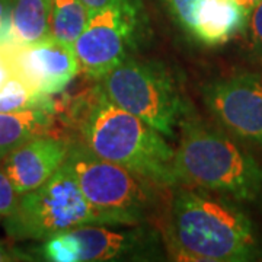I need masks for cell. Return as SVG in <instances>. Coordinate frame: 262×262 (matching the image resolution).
<instances>
[{
  "label": "cell",
  "instance_id": "ba28073f",
  "mask_svg": "<svg viewBox=\"0 0 262 262\" xmlns=\"http://www.w3.org/2000/svg\"><path fill=\"white\" fill-rule=\"evenodd\" d=\"M207 110L223 128L248 144L262 147V73H236L207 83Z\"/></svg>",
  "mask_w": 262,
  "mask_h": 262
},
{
  "label": "cell",
  "instance_id": "5bb4252c",
  "mask_svg": "<svg viewBox=\"0 0 262 262\" xmlns=\"http://www.w3.org/2000/svg\"><path fill=\"white\" fill-rule=\"evenodd\" d=\"M51 0H15L12 38L16 46L32 44L50 35Z\"/></svg>",
  "mask_w": 262,
  "mask_h": 262
},
{
  "label": "cell",
  "instance_id": "8fae6325",
  "mask_svg": "<svg viewBox=\"0 0 262 262\" xmlns=\"http://www.w3.org/2000/svg\"><path fill=\"white\" fill-rule=\"evenodd\" d=\"M69 144L42 134L25 141L0 160V170L8 177L16 194L22 195L47 182L64 163Z\"/></svg>",
  "mask_w": 262,
  "mask_h": 262
},
{
  "label": "cell",
  "instance_id": "ffe728a7",
  "mask_svg": "<svg viewBox=\"0 0 262 262\" xmlns=\"http://www.w3.org/2000/svg\"><path fill=\"white\" fill-rule=\"evenodd\" d=\"M19 194H16L8 177L0 170V217H6L15 210Z\"/></svg>",
  "mask_w": 262,
  "mask_h": 262
},
{
  "label": "cell",
  "instance_id": "2e32d148",
  "mask_svg": "<svg viewBox=\"0 0 262 262\" xmlns=\"http://www.w3.org/2000/svg\"><path fill=\"white\" fill-rule=\"evenodd\" d=\"M25 110H46L56 114L53 95L34 92L19 76L10 77L0 89V113H18Z\"/></svg>",
  "mask_w": 262,
  "mask_h": 262
},
{
  "label": "cell",
  "instance_id": "7a4b0ae2",
  "mask_svg": "<svg viewBox=\"0 0 262 262\" xmlns=\"http://www.w3.org/2000/svg\"><path fill=\"white\" fill-rule=\"evenodd\" d=\"M173 153L177 184L192 185L236 201H255L262 191V168L226 133L195 117L181 124Z\"/></svg>",
  "mask_w": 262,
  "mask_h": 262
},
{
  "label": "cell",
  "instance_id": "5b68a950",
  "mask_svg": "<svg viewBox=\"0 0 262 262\" xmlns=\"http://www.w3.org/2000/svg\"><path fill=\"white\" fill-rule=\"evenodd\" d=\"M99 80L106 99L166 137H173L188 115L189 106L173 76L159 63L127 57Z\"/></svg>",
  "mask_w": 262,
  "mask_h": 262
},
{
  "label": "cell",
  "instance_id": "44dd1931",
  "mask_svg": "<svg viewBox=\"0 0 262 262\" xmlns=\"http://www.w3.org/2000/svg\"><path fill=\"white\" fill-rule=\"evenodd\" d=\"M15 0H0V46H16L12 38V9Z\"/></svg>",
  "mask_w": 262,
  "mask_h": 262
},
{
  "label": "cell",
  "instance_id": "3957f363",
  "mask_svg": "<svg viewBox=\"0 0 262 262\" xmlns=\"http://www.w3.org/2000/svg\"><path fill=\"white\" fill-rule=\"evenodd\" d=\"M84 144L96 156L121 165L162 188L175 187V150L141 118L117 106L96 89L95 99L83 114Z\"/></svg>",
  "mask_w": 262,
  "mask_h": 262
},
{
  "label": "cell",
  "instance_id": "4fadbf2b",
  "mask_svg": "<svg viewBox=\"0 0 262 262\" xmlns=\"http://www.w3.org/2000/svg\"><path fill=\"white\" fill-rule=\"evenodd\" d=\"M54 114L46 110L0 113V160L37 136L50 134Z\"/></svg>",
  "mask_w": 262,
  "mask_h": 262
},
{
  "label": "cell",
  "instance_id": "7c38bea8",
  "mask_svg": "<svg viewBox=\"0 0 262 262\" xmlns=\"http://www.w3.org/2000/svg\"><path fill=\"white\" fill-rule=\"evenodd\" d=\"M251 13L239 0H200L191 37L207 47L223 46L248 28Z\"/></svg>",
  "mask_w": 262,
  "mask_h": 262
},
{
  "label": "cell",
  "instance_id": "9c48e42d",
  "mask_svg": "<svg viewBox=\"0 0 262 262\" xmlns=\"http://www.w3.org/2000/svg\"><path fill=\"white\" fill-rule=\"evenodd\" d=\"M79 248L77 262L143 261L160 256L163 237L149 226H127V229H111V226L88 225L70 230Z\"/></svg>",
  "mask_w": 262,
  "mask_h": 262
},
{
  "label": "cell",
  "instance_id": "e0dca14e",
  "mask_svg": "<svg viewBox=\"0 0 262 262\" xmlns=\"http://www.w3.org/2000/svg\"><path fill=\"white\" fill-rule=\"evenodd\" d=\"M41 256L51 262L79 261V248L73 233L69 230L48 237L41 246Z\"/></svg>",
  "mask_w": 262,
  "mask_h": 262
},
{
  "label": "cell",
  "instance_id": "603a6c76",
  "mask_svg": "<svg viewBox=\"0 0 262 262\" xmlns=\"http://www.w3.org/2000/svg\"><path fill=\"white\" fill-rule=\"evenodd\" d=\"M28 255L24 252H19L15 249H10L6 245L0 241V262H9V261H28Z\"/></svg>",
  "mask_w": 262,
  "mask_h": 262
},
{
  "label": "cell",
  "instance_id": "6da1fadb",
  "mask_svg": "<svg viewBox=\"0 0 262 262\" xmlns=\"http://www.w3.org/2000/svg\"><path fill=\"white\" fill-rule=\"evenodd\" d=\"M163 241L178 261H251L259 249L249 215L223 195L201 188L175 191Z\"/></svg>",
  "mask_w": 262,
  "mask_h": 262
},
{
  "label": "cell",
  "instance_id": "ac0fdd59",
  "mask_svg": "<svg viewBox=\"0 0 262 262\" xmlns=\"http://www.w3.org/2000/svg\"><path fill=\"white\" fill-rule=\"evenodd\" d=\"M162 2L166 6L170 16L175 19V22L188 35H191L194 27V13L200 0H162Z\"/></svg>",
  "mask_w": 262,
  "mask_h": 262
},
{
  "label": "cell",
  "instance_id": "30bf717a",
  "mask_svg": "<svg viewBox=\"0 0 262 262\" xmlns=\"http://www.w3.org/2000/svg\"><path fill=\"white\" fill-rule=\"evenodd\" d=\"M16 76L29 88L44 95L63 92L79 73V63L73 46L51 35L15 50Z\"/></svg>",
  "mask_w": 262,
  "mask_h": 262
},
{
  "label": "cell",
  "instance_id": "277c9868",
  "mask_svg": "<svg viewBox=\"0 0 262 262\" xmlns=\"http://www.w3.org/2000/svg\"><path fill=\"white\" fill-rule=\"evenodd\" d=\"M66 163L94 210L96 225H144L155 213L159 187L155 182L96 156L86 144L69 147Z\"/></svg>",
  "mask_w": 262,
  "mask_h": 262
},
{
  "label": "cell",
  "instance_id": "d4e9b609",
  "mask_svg": "<svg viewBox=\"0 0 262 262\" xmlns=\"http://www.w3.org/2000/svg\"><path fill=\"white\" fill-rule=\"evenodd\" d=\"M239 2H242V3H244L246 8H249V9L252 10L253 8H255V6H256V5H258L259 2H261V0H239Z\"/></svg>",
  "mask_w": 262,
  "mask_h": 262
},
{
  "label": "cell",
  "instance_id": "7402d4cb",
  "mask_svg": "<svg viewBox=\"0 0 262 262\" xmlns=\"http://www.w3.org/2000/svg\"><path fill=\"white\" fill-rule=\"evenodd\" d=\"M19 46H0V89L10 77L16 76L15 50Z\"/></svg>",
  "mask_w": 262,
  "mask_h": 262
},
{
  "label": "cell",
  "instance_id": "9a60e30c",
  "mask_svg": "<svg viewBox=\"0 0 262 262\" xmlns=\"http://www.w3.org/2000/svg\"><path fill=\"white\" fill-rule=\"evenodd\" d=\"M89 10L82 0H51L50 35L73 46L86 28Z\"/></svg>",
  "mask_w": 262,
  "mask_h": 262
},
{
  "label": "cell",
  "instance_id": "52a82bcc",
  "mask_svg": "<svg viewBox=\"0 0 262 262\" xmlns=\"http://www.w3.org/2000/svg\"><path fill=\"white\" fill-rule=\"evenodd\" d=\"M137 0L115 3L89 15L86 28L73 44L79 70L102 79L122 63L137 41L140 24Z\"/></svg>",
  "mask_w": 262,
  "mask_h": 262
},
{
  "label": "cell",
  "instance_id": "d6986e66",
  "mask_svg": "<svg viewBox=\"0 0 262 262\" xmlns=\"http://www.w3.org/2000/svg\"><path fill=\"white\" fill-rule=\"evenodd\" d=\"M248 29L253 54L262 63V0L252 9Z\"/></svg>",
  "mask_w": 262,
  "mask_h": 262
},
{
  "label": "cell",
  "instance_id": "8992f818",
  "mask_svg": "<svg viewBox=\"0 0 262 262\" xmlns=\"http://www.w3.org/2000/svg\"><path fill=\"white\" fill-rule=\"evenodd\" d=\"M88 225H96V217L66 160L47 182L19 195L5 217L6 233L16 241H47Z\"/></svg>",
  "mask_w": 262,
  "mask_h": 262
},
{
  "label": "cell",
  "instance_id": "cb8c5ba5",
  "mask_svg": "<svg viewBox=\"0 0 262 262\" xmlns=\"http://www.w3.org/2000/svg\"><path fill=\"white\" fill-rule=\"evenodd\" d=\"M86 9L89 10V15L95 12V10L103 9L106 6H111L115 3H121V2H127V0H82Z\"/></svg>",
  "mask_w": 262,
  "mask_h": 262
}]
</instances>
